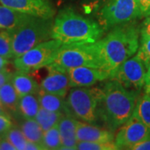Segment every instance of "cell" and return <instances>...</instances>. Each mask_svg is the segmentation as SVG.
Returning <instances> with one entry per match:
<instances>
[{"label":"cell","mask_w":150,"mask_h":150,"mask_svg":"<svg viewBox=\"0 0 150 150\" xmlns=\"http://www.w3.org/2000/svg\"><path fill=\"white\" fill-rule=\"evenodd\" d=\"M110 80L101 89L97 113L105 127L114 132L132 117L138 93L124 88L118 81Z\"/></svg>","instance_id":"cell-1"},{"label":"cell","mask_w":150,"mask_h":150,"mask_svg":"<svg viewBox=\"0 0 150 150\" xmlns=\"http://www.w3.org/2000/svg\"><path fill=\"white\" fill-rule=\"evenodd\" d=\"M106 37L98 40L103 69L107 71L110 78L118 66L133 57L139 47L141 28L133 21L120 24L110 29Z\"/></svg>","instance_id":"cell-2"},{"label":"cell","mask_w":150,"mask_h":150,"mask_svg":"<svg viewBox=\"0 0 150 150\" xmlns=\"http://www.w3.org/2000/svg\"><path fill=\"white\" fill-rule=\"evenodd\" d=\"M104 29L96 22L84 18L71 8L59 12L53 23L52 38L63 44L93 43L103 35Z\"/></svg>","instance_id":"cell-3"},{"label":"cell","mask_w":150,"mask_h":150,"mask_svg":"<svg viewBox=\"0 0 150 150\" xmlns=\"http://www.w3.org/2000/svg\"><path fill=\"white\" fill-rule=\"evenodd\" d=\"M53 18L30 15L13 31L8 32L13 59L21 56L39 43L52 38Z\"/></svg>","instance_id":"cell-4"},{"label":"cell","mask_w":150,"mask_h":150,"mask_svg":"<svg viewBox=\"0 0 150 150\" xmlns=\"http://www.w3.org/2000/svg\"><path fill=\"white\" fill-rule=\"evenodd\" d=\"M50 64L65 70L77 67H91L103 69L98 41L93 43L63 44Z\"/></svg>","instance_id":"cell-5"},{"label":"cell","mask_w":150,"mask_h":150,"mask_svg":"<svg viewBox=\"0 0 150 150\" xmlns=\"http://www.w3.org/2000/svg\"><path fill=\"white\" fill-rule=\"evenodd\" d=\"M100 94L99 88L73 87L66 98L69 114L84 123L95 124L98 121L97 110Z\"/></svg>","instance_id":"cell-6"},{"label":"cell","mask_w":150,"mask_h":150,"mask_svg":"<svg viewBox=\"0 0 150 150\" xmlns=\"http://www.w3.org/2000/svg\"><path fill=\"white\" fill-rule=\"evenodd\" d=\"M141 18L137 0H108L99 12L100 25L104 31Z\"/></svg>","instance_id":"cell-7"},{"label":"cell","mask_w":150,"mask_h":150,"mask_svg":"<svg viewBox=\"0 0 150 150\" xmlns=\"http://www.w3.org/2000/svg\"><path fill=\"white\" fill-rule=\"evenodd\" d=\"M63 43L51 38L14 59L13 65L17 70L30 73L43 66L50 64Z\"/></svg>","instance_id":"cell-8"},{"label":"cell","mask_w":150,"mask_h":150,"mask_svg":"<svg viewBox=\"0 0 150 150\" xmlns=\"http://www.w3.org/2000/svg\"><path fill=\"white\" fill-rule=\"evenodd\" d=\"M146 69L144 62L136 55L119 65L109 79L118 81L126 88L140 91L144 86Z\"/></svg>","instance_id":"cell-9"},{"label":"cell","mask_w":150,"mask_h":150,"mask_svg":"<svg viewBox=\"0 0 150 150\" xmlns=\"http://www.w3.org/2000/svg\"><path fill=\"white\" fill-rule=\"evenodd\" d=\"M150 137V129L134 115L123 124L114 138L118 149H130L133 146Z\"/></svg>","instance_id":"cell-10"},{"label":"cell","mask_w":150,"mask_h":150,"mask_svg":"<svg viewBox=\"0 0 150 150\" xmlns=\"http://www.w3.org/2000/svg\"><path fill=\"white\" fill-rule=\"evenodd\" d=\"M0 4L43 18H53L55 14L54 7L48 0H0Z\"/></svg>","instance_id":"cell-11"},{"label":"cell","mask_w":150,"mask_h":150,"mask_svg":"<svg viewBox=\"0 0 150 150\" xmlns=\"http://www.w3.org/2000/svg\"><path fill=\"white\" fill-rule=\"evenodd\" d=\"M69 78L70 87H90L99 81L110 79V74L102 69L77 67L66 70Z\"/></svg>","instance_id":"cell-12"},{"label":"cell","mask_w":150,"mask_h":150,"mask_svg":"<svg viewBox=\"0 0 150 150\" xmlns=\"http://www.w3.org/2000/svg\"><path fill=\"white\" fill-rule=\"evenodd\" d=\"M49 72L40 83V89L64 98L71 88L69 78L65 69L48 64Z\"/></svg>","instance_id":"cell-13"},{"label":"cell","mask_w":150,"mask_h":150,"mask_svg":"<svg viewBox=\"0 0 150 150\" xmlns=\"http://www.w3.org/2000/svg\"><path fill=\"white\" fill-rule=\"evenodd\" d=\"M76 135L79 142H114L115 138L113 132L109 129L79 121L77 123Z\"/></svg>","instance_id":"cell-14"},{"label":"cell","mask_w":150,"mask_h":150,"mask_svg":"<svg viewBox=\"0 0 150 150\" xmlns=\"http://www.w3.org/2000/svg\"><path fill=\"white\" fill-rule=\"evenodd\" d=\"M77 123L71 114H64L59 123V129L62 141L61 149H77L78 139H77Z\"/></svg>","instance_id":"cell-15"},{"label":"cell","mask_w":150,"mask_h":150,"mask_svg":"<svg viewBox=\"0 0 150 150\" xmlns=\"http://www.w3.org/2000/svg\"><path fill=\"white\" fill-rule=\"evenodd\" d=\"M11 82L19 97L29 93H38L40 90L37 79L28 72L18 70L13 74Z\"/></svg>","instance_id":"cell-16"},{"label":"cell","mask_w":150,"mask_h":150,"mask_svg":"<svg viewBox=\"0 0 150 150\" xmlns=\"http://www.w3.org/2000/svg\"><path fill=\"white\" fill-rule=\"evenodd\" d=\"M29 14L13 10L0 4V28L13 31L29 18Z\"/></svg>","instance_id":"cell-17"},{"label":"cell","mask_w":150,"mask_h":150,"mask_svg":"<svg viewBox=\"0 0 150 150\" xmlns=\"http://www.w3.org/2000/svg\"><path fill=\"white\" fill-rule=\"evenodd\" d=\"M38 97L40 103V107L48 111L63 112L64 114H69L67 103L64 98L54 93H50L40 89L38 93Z\"/></svg>","instance_id":"cell-18"},{"label":"cell","mask_w":150,"mask_h":150,"mask_svg":"<svg viewBox=\"0 0 150 150\" xmlns=\"http://www.w3.org/2000/svg\"><path fill=\"white\" fill-rule=\"evenodd\" d=\"M0 102L7 111L18 112L19 96L11 80L0 88Z\"/></svg>","instance_id":"cell-19"},{"label":"cell","mask_w":150,"mask_h":150,"mask_svg":"<svg viewBox=\"0 0 150 150\" xmlns=\"http://www.w3.org/2000/svg\"><path fill=\"white\" fill-rule=\"evenodd\" d=\"M40 108L38 93H29L19 97L18 112L23 118H34Z\"/></svg>","instance_id":"cell-20"},{"label":"cell","mask_w":150,"mask_h":150,"mask_svg":"<svg viewBox=\"0 0 150 150\" xmlns=\"http://www.w3.org/2000/svg\"><path fill=\"white\" fill-rule=\"evenodd\" d=\"M20 129L28 141L38 144L42 143L44 132L35 118H24Z\"/></svg>","instance_id":"cell-21"},{"label":"cell","mask_w":150,"mask_h":150,"mask_svg":"<svg viewBox=\"0 0 150 150\" xmlns=\"http://www.w3.org/2000/svg\"><path fill=\"white\" fill-rule=\"evenodd\" d=\"M64 115V113L63 112L48 111L47 109L40 107L34 118L40 125L43 132H46L54 126L59 124L60 119L63 118Z\"/></svg>","instance_id":"cell-22"},{"label":"cell","mask_w":150,"mask_h":150,"mask_svg":"<svg viewBox=\"0 0 150 150\" xmlns=\"http://www.w3.org/2000/svg\"><path fill=\"white\" fill-rule=\"evenodd\" d=\"M136 118L150 129V94L145 93L143 96L138 98L134 113Z\"/></svg>","instance_id":"cell-23"},{"label":"cell","mask_w":150,"mask_h":150,"mask_svg":"<svg viewBox=\"0 0 150 150\" xmlns=\"http://www.w3.org/2000/svg\"><path fill=\"white\" fill-rule=\"evenodd\" d=\"M41 144L44 148V149H61L62 141L59 133V124L55 125L53 128L44 132Z\"/></svg>","instance_id":"cell-24"},{"label":"cell","mask_w":150,"mask_h":150,"mask_svg":"<svg viewBox=\"0 0 150 150\" xmlns=\"http://www.w3.org/2000/svg\"><path fill=\"white\" fill-rule=\"evenodd\" d=\"M4 135L7 139L15 147L16 150L25 149L28 140L23 134L21 129L12 127Z\"/></svg>","instance_id":"cell-25"},{"label":"cell","mask_w":150,"mask_h":150,"mask_svg":"<svg viewBox=\"0 0 150 150\" xmlns=\"http://www.w3.org/2000/svg\"><path fill=\"white\" fill-rule=\"evenodd\" d=\"M77 149L79 150H116L114 142H78Z\"/></svg>","instance_id":"cell-26"},{"label":"cell","mask_w":150,"mask_h":150,"mask_svg":"<svg viewBox=\"0 0 150 150\" xmlns=\"http://www.w3.org/2000/svg\"><path fill=\"white\" fill-rule=\"evenodd\" d=\"M137 55L144 62L146 68L148 69L150 64V36L141 34L140 46L139 47Z\"/></svg>","instance_id":"cell-27"},{"label":"cell","mask_w":150,"mask_h":150,"mask_svg":"<svg viewBox=\"0 0 150 150\" xmlns=\"http://www.w3.org/2000/svg\"><path fill=\"white\" fill-rule=\"evenodd\" d=\"M0 56L8 59H13L10 35L4 29L0 33Z\"/></svg>","instance_id":"cell-28"},{"label":"cell","mask_w":150,"mask_h":150,"mask_svg":"<svg viewBox=\"0 0 150 150\" xmlns=\"http://www.w3.org/2000/svg\"><path fill=\"white\" fill-rule=\"evenodd\" d=\"M12 127L10 116L8 114H0V135H4Z\"/></svg>","instance_id":"cell-29"},{"label":"cell","mask_w":150,"mask_h":150,"mask_svg":"<svg viewBox=\"0 0 150 150\" xmlns=\"http://www.w3.org/2000/svg\"><path fill=\"white\" fill-rule=\"evenodd\" d=\"M143 17L150 16V0H137Z\"/></svg>","instance_id":"cell-30"},{"label":"cell","mask_w":150,"mask_h":150,"mask_svg":"<svg viewBox=\"0 0 150 150\" xmlns=\"http://www.w3.org/2000/svg\"><path fill=\"white\" fill-rule=\"evenodd\" d=\"M13 74L9 70L7 69H4L0 70V88L4 84H5L6 83H8V81L11 80Z\"/></svg>","instance_id":"cell-31"},{"label":"cell","mask_w":150,"mask_h":150,"mask_svg":"<svg viewBox=\"0 0 150 150\" xmlns=\"http://www.w3.org/2000/svg\"><path fill=\"white\" fill-rule=\"evenodd\" d=\"M0 150H16V149L7 139L5 135H0Z\"/></svg>","instance_id":"cell-32"},{"label":"cell","mask_w":150,"mask_h":150,"mask_svg":"<svg viewBox=\"0 0 150 150\" xmlns=\"http://www.w3.org/2000/svg\"><path fill=\"white\" fill-rule=\"evenodd\" d=\"M130 149L132 150H150V137L147 139L140 142L133 146Z\"/></svg>","instance_id":"cell-33"},{"label":"cell","mask_w":150,"mask_h":150,"mask_svg":"<svg viewBox=\"0 0 150 150\" xmlns=\"http://www.w3.org/2000/svg\"><path fill=\"white\" fill-rule=\"evenodd\" d=\"M141 34L150 36V16L146 17L141 28Z\"/></svg>","instance_id":"cell-34"},{"label":"cell","mask_w":150,"mask_h":150,"mask_svg":"<svg viewBox=\"0 0 150 150\" xmlns=\"http://www.w3.org/2000/svg\"><path fill=\"white\" fill-rule=\"evenodd\" d=\"M25 149L27 150H43L44 148L43 147L42 144H38V143H34L31 141H28L26 144Z\"/></svg>","instance_id":"cell-35"},{"label":"cell","mask_w":150,"mask_h":150,"mask_svg":"<svg viewBox=\"0 0 150 150\" xmlns=\"http://www.w3.org/2000/svg\"><path fill=\"white\" fill-rule=\"evenodd\" d=\"M144 90L145 93L150 94V64L148 67V71L146 73V78H145L144 83Z\"/></svg>","instance_id":"cell-36"},{"label":"cell","mask_w":150,"mask_h":150,"mask_svg":"<svg viewBox=\"0 0 150 150\" xmlns=\"http://www.w3.org/2000/svg\"><path fill=\"white\" fill-rule=\"evenodd\" d=\"M8 64V59L0 56V70L6 69V66Z\"/></svg>","instance_id":"cell-37"},{"label":"cell","mask_w":150,"mask_h":150,"mask_svg":"<svg viewBox=\"0 0 150 150\" xmlns=\"http://www.w3.org/2000/svg\"><path fill=\"white\" fill-rule=\"evenodd\" d=\"M0 114H8L7 110L5 109V108L3 106L1 102H0Z\"/></svg>","instance_id":"cell-38"}]
</instances>
